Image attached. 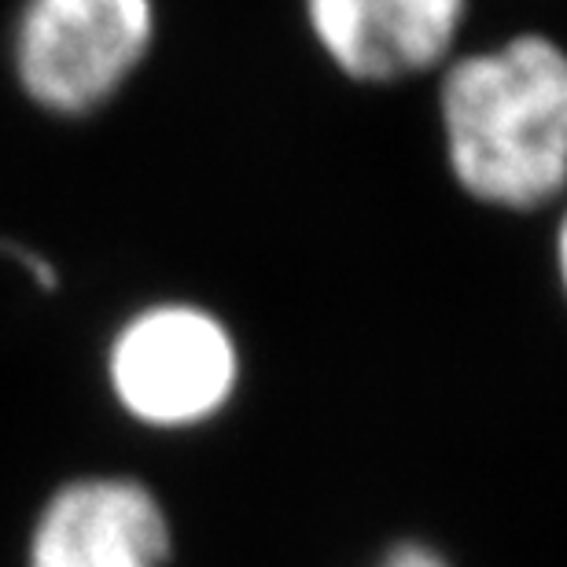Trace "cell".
Here are the masks:
<instances>
[{
  "label": "cell",
  "instance_id": "obj_1",
  "mask_svg": "<svg viewBox=\"0 0 567 567\" xmlns=\"http://www.w3.org/2000/svg\"><path fill=\"white\" fill-rule=\"evenodd\" d=\"M442 166L494 214H553L567 199V44L516 30L461 49L435 74Z\"/></svg>",
  "mask_w": 567,
  "mask_h": 567
},
{
  "label": "cell",
  "instance_id": "obj_3",
  "mask_svg": "<svg viewBox=\"0 0 567 567\" xmlns=\"http://www.w3.org/2000/svg\"><path fill=\"white\" fill-rule=\"evenodd\" d=\"M155 44L158 0H27L11 55L41 111L85 118L122 96Z\"/></svg>",
  "mask_w": 567,
  "mask_h": 567
},
{
  "label": "cell",
  "instance_id": "obj_2",
  "mask_svg": "<svg viewBox=\"0 0 567 567\" xmlns=\"http://www.w3.org/2000/svg\"><path fill=\"white\" fill-rule=\"evenodd\" d=\"M244 380V350L218 310L158 299L133 310L107 347L118 410L144 427L185 431L229 410Z\"/></svg>",
  "mask_w": 567,
  "mask_h": 567
},
{
  "label": "cell",
  "instance_id": "obj_5",
  "mask_svg": "<svg viewBox=\"0 0 567 567\" xmlns=\"http://www.w3.org/2000/svg\"><path fill=\"white\" fill-rule=\"evenodd\" d=\"M158 497L126 475H89L52 494L30 535V567H166Z\"/></svg>",
  "mask_w": 567,
  "mask_h": 567
},
{
  "label": "cell",
  "instance_id": "obj_4",
  "mask_svg": "<svg viewBox=\"0 0 567 567\" xmlns=\"http://www.w3.org/2000/svg\"><path fill=\"white\" fill-rule=\"evenodd\" d=\"M306 38L350 85L435 78L464 49L472 0H299Z\"/></svg>",
  "mask_w": 567,
  "mask_h": 567
},
{
  "label": "cell",
  "instance_id": "obj_6",
  "mask_svg": "<svg viewBox=\"0 0 567 567\" xmlns=\"http://www.w3.org/2000/svg\"><path fill=\"white\" fill-rule=\"evenodd\" d=\"M549 262H553V277H557V288L567 302V199L553 210V225H549Z\"/></svg>",
  "mask_w": 567,
  "mask_h": 567
},
{
  "label": "cell",
  "instance_id": "obj_7",
  "mask_svg": "<svg viewBox=\"0 0 567 567\" xmlns=\"http://www.w3.org/2000/svg\"><path fill=\"white\" fill-rule=\"evenodd\" d=\"M380 567H450V560L439 549H431L427 542H399Z\"/></svg>",
  "mask_w": 567,
  "mask_h": 567
}]
</instances>
